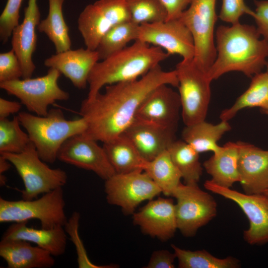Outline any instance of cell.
<instances>
[{
	"label": "cell",
	"instance_id": "obj_1",
	"mask_svg": "<svg viewBox=\"0 0 268 268\" xmlns=\"http://www.w3.org/2000/svg\"><path fill=\"white\" fill-rule=\"evenodd\" d=\"M164 84L178 87L176 72L165 71L158 65L137 79L105 86L103 93L82 101L80 115L86 128L80 135L103 143L121 134L134 121L147 96Z\"/></svg>",
	"mask_w": 268,
	"mask_h": 268
},
{
	"label": "cell",
	"instance_id": "obj_2",
	"mask_svg": "<svg viewBox=\"0 0 268 268\" xmlns=\"http://www.w3.org/2000/svg\"><path fill=\"white\" fill-rule=\"evenodd\" d=\"M257 28L240 22L219 26L216 31V57L207 72L209 79L237 71L252 77L267 65L268 41L261 39Z\"/></svg>",
	"mask_w": 268,
	"mask_h": 268
},
{
	"label": "cell",
	"instance_id": "obj_3",
	"mask_svg": "<svg viewBox=\"0 0 268 268\" xmlns=\"http://www.w3.org/2000/svg\"><path fill=\"white\" fill-rule=\"evenodd\" d=\"M170 55L162 49L139 40L97 62L88 79L87 99H93L102 87L137 79Z\"/></svg>",
	"mask_w": 268,
	"mask_h": 268
},
{
	"label": "cell",
	"instance_id": "obj_4",
	"mask_svg": "<svg viewBox=\"0 0 268 268\" xmlns=\"http://www.w3.org/2000/svg\"><path fill=\"white\" fill-rule=\"evenodd\" d=\"M17 117L40 158L51 164L57 159L64 143L73 136L82 134L86 128L83 118L67 120L59 108L49 110L44 116L21 112Z\"/></svg>",
	"mask_w": 268,
	"mask_h": 268
},
{
	"label": "cell",
	"instance_id": "obj_5",
	"mask_svg": "<svg viewBox=\"0 0 268 268\" xmlns=\"http://www.w3.org/2000/svg\"><path fill=\"white\" fill-rule=\"evenodd\" d=\"M63 187L31 200L9 201L0 198V222H17L37 219L42 228L64 226L67 219Z\"/></svg>",
	"mask_w": 268,
	"mask_h": 268
},
{
	"label": "cell",
	"instance_id": "obj_6",
	"mask_svg": "<svg viewBox=\"0 0 268 268\" xmlns=\"http://www.w3.org/2000/svg\"><path fill=\"white\" fill-rule=\"evenodd\" d=\"M14 167L23 182L24 188L20 191L22 199L31 200L41 194L63 187L67 181L66 171L60 168H51L39 157L31 142L19 153L0 154Z\"/></svg>",
	"mask_w": 268,
	"mask_h": 268
},
{
	"label": "cell",
	"instance_id": "obj_7",
	"mask_svg": "<svg viewBox=\"0 0 268 268\" xmlns=\"http://www.w3.org/2000/svg\"><path fill=\"white\" fill-rule=\"evenodd\" d=\"M181 104V116L185 126L205 120L210 101L211 81L193 59H183L176 66Z\"/></svg>",
	"mask_w": 268,
	"mask_h": 268
},
{
	"label": "cell",
	"instance_id": "obj_8",
	"mask_svg": "<svg viewBox=\"0 0 268 268\" xmlns=\"http://www.w3.org/2000/svg\"><path fill=\"white\" fill-rule=\"evenodd\" d=\"M61 74L59 70L51 67L43 76L1 82L0 87L18 98L29 112L44 116L50 105L69 98V94L58 85Z\"/></svg>",
	"mask_w": 268,
	"mask_h": 268
},
{
	"label": "cell",
	"instance_id": "obj_9",
	"mask_svg": "<svg viewBox=\"0 0 268 268\" xmlns=\"http://www.w3.org/2000/svg\"><path fill=\"white\" fill-rule=\"evenodd\" d=\"M216 0H192L179 19L190 30L194 38V59L207 73L216 57L214 30L217 16Z\"/></svg>",
	"mask_w": 268,
	"mask_h": 268
},
{
	"label": "cell",
	"instance_id": "obj_10",
	"mask_svg": "<svg viewBox=\"0 0 268 268\" xmlns=\"http://www.w3.org/2000/svg\"><path fill=\"white\" fill-rule=\"evenodd\" d=\"M177 229L186 237H193L199 229L208 223L217 214L214 198L197 184L181 183L173 192Z\"/></svg>",
	"mask_w": 268,
	"mask_h": 268
},
{
	"label": "cell",
	"instance_id": "obj_11",
	"mask_svg": "<svg viewBox=\"0 0 268 268\" xmlns=\"http://www.w3.org/2000/svg\"><path fill=\"white\" fill-rule=\"evenodd\" d=\"M104 191L108 203L120 207L125 214H133L142 202L150 201L162 193L143 170L115 173L105 180Z\"/></svg>",
	"mask_w": 268,
	"mask_h": 268
},
{
	"label": "cell",
	"instance_id": "obj_12",
	"mask_svg": "<svg viewBox=\"0 0 268 268\" xmlns=\"http://www.w3.org/2000/svg\"><path fill=\"white\" fill-rule=\"evenodd\" d=\"M131 20L125 0H98L85 6L77 19V28L86 47L96 50L103 37L111 28Z\"/></svg>",
	"mask_w": 268,
	"mask_h": 268
},
{
	"label": "cell",
	"instance_id": "obj_13",
	"mask_svg": "<svg viewBox=\"0 0 268 268\" xmlns=\"http://www.w3.org/2000/svg\"><path fill=\"white\" fill-rule=\"evenodd\" d=\"M204 188L237 203L249 221V228L244 231L245 240L251 245L268 242V197L264 194H247L219 186L211 180Z\"/></svg>",
	"mask_w": 268,
	"mask_h": 268
},
{
	"label": "cell",
	"instance_id": "obj_14",
	"mask_svg": "<svg viewBox=\"0 0 268 268\" xmlns=\"http://www.w3.org/2000/svg\"><path fill=\"white\" fill-rule=\"evenodd\" d=\"M137 40L164 49L169 55H179L184 60L195 57L193 36L179 18L140 25Z\"/></svg>",
	"mask_w": 268,
	"mask_h": 268
},
{
	"label": "cell",
	"instance_id": "obj_15",
	"mask_svg": "<svg viewBox=\"0 0 268 268\" xmlns=\"http://www.w3.org/2000/svg\"><path fill=\"white\" fill-rule=\"evenodd\" d=\"M97 141L80 134L67 139L60 148L57 159L77 167L92 171L106 180L116 173L103 146Z\"/></svg>",
	"mask_w": 268,
	"mask_h": 268
},
{
	"label": "cell",
	"instance_id": "obj_16",
	"mask_svg": "<svg viewBox=\"0 0 268 268\" xmlns=\"http://www.w3.org/2000/svg\"><path fill=\"white\" fill-rule=\"evenodd\" d=\"M180 112L179 93L169 85L164 84L155 88L144 99L135 119L177 130Z\"/></svg>",
	"mask_w": 268,
	"mask_h": 268
},
{
	"label": "cell",
	"instance_id": "obj_17",
	"mask_svg": "<svg viewBox=\"0 0 268 268\" xmlns=\"http://www.w3.org/2000/svg\"><path fill=\"white\" fill-rule=\"evenodd\" d=\"M133 223L145 235L167 241L177 229L175 203L172 199L151 200L133 214Z\"/></svg>",
	"mask_w": 268,
	"mask_h": 268
},
{
	"label": "cell",
	"instance_id": "obj_18",
	"mask_svg": "<svg viewBox=\"0 0 268 268\" xmlns=\"http://www.w3.org/2000/svg\"><path fill=\"white\" fill-rule=\"evenodd\" d=\"M177 130L135 119L123 134L142 158L149 161L167 150L176 140Z\"/></svg>",
	"mask_w": 268,
	"mask_h": 268
},
{
	"label": "cell",
	"instance_id": "obj_19",
	"mask_svg": "<svg viewBox=\"0 0 268 268\" xmlns=\"http://www.w3.org/2000/svg\"><path fill=\"white\" fill-rule=\"evenodd\" d=\"M237 143L240 183L244 193L264 194L268 189V150L247 142Z\"/></svg>",
	"mask_w": 268,
	"mask_h": 268
},
{
	"label": "cell",
	"instance_id": "obj_20",
	"mask_svg": "<svg viewBox=\"0 0 268 268\" xmlns=\"http://www.w3.org/2000/svg\"><path fill=\"white\" fill-rule=\"evenodd\" d=\"M40 16L37 0H29L28 5L24 8L22 22L16 26L12 33V49L20 62L22 78L31 77L36 68L32 55L36 48V29L40 21Z\"/></svg>",
	"mask_w": 268,
	"mask_h": 268
},
{
	"label": "cell",
	"instance_id": "obj_21",
	"mask_svg": "<svg viewBox=\"0 0 268 268\" xmlns=\"http://www.w3.org/2000/svg\"><path fill=\"white\" fill-rule=\"evenodd\" d=\"M99 61L96 50L81 48L53 55L45 60L44 65L57 69L70 80L74 87L83 89L88 84L91 69Z\"/></svg>",
	"mask_w": 268,
	"mask_h": 268
},
{
	"label": "cell",
	"instance_id": "obj_22",
	"mask_svg": "<svg viewBox=\"0 0 268 268\" xmlns=\"http://www.w3.org/2000/svg\"><path fill=\"white\" fill-rule=\"evenodd\" d=\"M28 221L13 222L3 233L1 239L22 240L35 244L54 256L63 255L67 246V234L64 226L51 229L29 227Z\"/></svg>",
	"mask_w": 268,
	"mask_h": 268
},
{
	"label": "cell",
	"instance_id": "obj_23",
	"mask_svg": "<svg viewBox=\"0 0 268 268\" xmlns=\"http://www.w3.org/2000/svg\"><path fill=\"white\" fill-rule=\"evenodd\" d=\"M0 256L8 268H50L55 264L50 252L22 240L1 239Z\"/></svg>",
	"mask_w": 268,
	"mask_h": 268
},
{
	"label": "cell",
	"instance_id": "obj_24",
	"mask_svg": "<svg viewBox=\"0 0 268 268\" xmlns=\"http://www.w3.org/2000/svg\"><path fill=\"white\" fill-rule=\"evenodd\" d=\"M238 146L237 142H228L220 150L205 161L203 166L215 184L225 188L240 182L238 170Z\"/></svg>",
	"mask_w": 268,
	"mask_h": 268
},
{
	"label": "cell",
	"instance_id": "obj_25",
	"mask_svg": "<svg viewBox=\"0 0 268 268\" xmlns=\"http://www.w3.org/2000/svg\"><path fill=\"white\" fill-rule=\"evenodd\" d=\"M231 129L228 121H221L213 125L205 120L185 126L182 133L183 140L192 146L199 153L219 151L221 146L217 142Z\"/></svg>",
	"mask_w": 268,
	"mask_h": 268
},
{
	"label": "cell",
	"instance_id": "obj_26",
	"mask_svg": "<svg viewBox=\"0 0 268 268\" xmlns=\"http://www.w3.org/2000/svg\"><path fill=\"white\" fill-rule=\"evenodd\" d=\"M102 146L116 173L143 170L146 161L124 134L103 142Z\"/></svg>",
	"mask_w": 268,
	"mask_h": 268
},
{
	"label": "cell",
	"instance_id": "obj_27",
	"mask_svg": "<svg viewBox=\"0 0 268 268\" xmlns=\"http://www.w3.org/2000/svg\"><path fill=\"white\" fill-rule=\"evenodd\" d=\"M65 0H48L49 11L47 17L40 21L37 29L45 33L53 43L56 53L70 49L69 28L64 19L63 5Z\"/></svg>",
	"mask_w": 268,
	"mask_h": 268
},
{
	"label": "cell",
	"instance_id": "obj_28",
	"mask_svg": "<svg viewBox=\"0 0 268 268\" xmlns=\"http://www.w3.org/2000/svg\"><path fill=\"white\" fill-rule=\"evenodd\" d=\"M260 107L261 111L268 110V73L254 75L248 88L229 108L223 110L221 121H228L241 110L246 108Z\"/></svg>",
	"mask_w": 268,
	"mask_h": 268
},
{
	"label": "cell",
	"instance_id": "obj_29",
	"mask_svg": "<svg viewBox=\"0 0 268 268\" xmlns=\"http://www.w3.org/2000/svg\"><path fill=\"white\" fill-rule=\"evenodd\" d=\"M143 170L167 197H172L181 183V174L172 161L167 150L153 159L146 161Z\"/></svg>",
	"mask_w": 268,
	"mask_h": 268
},
{
	"label": "cell",
	"instance_id": "obj_30",
	"mask_svg": "<svg viewBox=\"0 0 268 268\" xmlns=\"http://www.w3.org/2000/svg\"><path fill=\"white\" fill-rule=\"evenodd\" d=\"M167 151L185 184H198L203 170L200 161V153L183 140H174Z\"/></svg>",
	"mask_w": 268,
	"mask_h": 268
},
{
	"label": "cell",
	"instance_id": "obj_31",
	"mask_svg": "<svg viewBox=\"0 0 268 268\" xmlns=\"http://www.w3.org/2000/svg\"><path fill=\"white\" fill-rule=\"evenodd\" d=\"M139 25L131 20L111 28L100 40L96 49L99 60L124 49L130 42L137 40Z\"/></svg>",
	"mask_w": 268,
	"mask_h": 268
},
{
	"label": "cell",
	"instance_id": "obj_32",
	"mask_svg": "<svg viewBox=\"0 0 268 268\" xmlns=\"http://www.w3.org/2000/svg\"><path fill=\"white\" fill-rule=\"evenodd\" d=\"M180 268H237L240 266L238 259L229 256L220 259L205 250L191 251L172 244Z\"/></svg>",
	"mask_w": 268,
	"mask_h": 268
},
{
	"label": "cell",
	"instance_id": "obj_33",
	"mask_svg": "<svg viewBox=\"0 0 268 268\" xmlns=\"http://www.w3.org/2000/svg\"><path fill=\"white\" fill-rule=\"evenodd\" d=\"M20 126L17 116L12 120L0 119V154L21 153L30 143L28 134Z\"/></svg>",
	"mask_w": 268,
	"mask_h": 268
},
{
	"label": "cell",
	"instance_id": "obj_34",
	"mask_svg": "<svg viewBox=\"0 0 268 268\" xmlns=\"http://www.w3.org/2000/svg\"><path fill=\"white\" fill-rule=\"evenodd\" d=\"M131 20L141 25L166 20L167 13L160 0H125Z\"/></svg>",
	"mask_w": 268,
	"mask_h": 268
},
{
	"label": "cell",
	"instance_id": "obj_35",
	"mask_svg": "<svg viewBox=\"0 0 268 268\" xmlns=\"http://www.w3.org/2000/svg\"><path fill=\"white\" fill-rule=\"evenodd\" d=\"M80 219V214L74 211L70 217L67 219V222L64 226L65 230L67 234L70 236V239L75 244L77 253V262L79 268H114V265L108 266H97L93 264L89 259L86 250L82 244L78 234L79 221Z\"/></svg>",
	"mask_w": 268,
	"mask_h": 268
},
{
	"label": "cell",
	"instance_id": "obj_36",
	"mask_svg": "<svg viewBox=\"0 0 268 268\" xmlns=\"http://www.w3.org/2000/svg\"><path fill=\"white\" fill-rule=\"evenodd\" d=\"M23 0H7L0 16V40L6 43L19 24L20 8Z\"/></svg>",
	"mask_w": 268,
	"mask_h": 268
},
{
	"label": "cell",
	"instance_id": "obj_37",
	"mask_svg": "<svg viewBox=\"0 0 268 268\" xmlns=\"http://www.w3.org/2000/svg\"><path fill=\"white\" fill-rule=\"evenodd\" d=\"M20 62L13 49L0 54V82L22 78Z\"/></svg>",
	"mask_w": 268,
	"mask_h": 268
},
{
	"label": "cell",
	"instance_id": "obj_38",
	"mask_svg": "<svg viewBox=\"0 0 268 268\" xmlns=\"http://www.w3.org/2000/svg\"><path fill=\"white\" fill-rule=\"evenodd\" d=\"M247 14L253 17L255 11L245 4L244 0H222L219 18L226 22L234 24L239 22V19L243 14Z\"/></svg>",
	"mask_w": 268,
	"mask_h": 268
},
{
	"label": "cell",
	"instance_id": "obj_39",
	"mask_svg": "<svg viewBox=\"0 0 268 268\" xmlns=\"http://www.w3.org/2000/svg\"><path fill=\"white\" fill-rule=\"evenodd\" d=\"M256 6L253 17L257 29L263 38L268 41V0L255 1Z\"/></svg>",
	"mask_w": 268,
	"mask_h": 268
},
{
	"label": "cell",
	"instance_id": "obj_40",
	"mask_svg": "<svg viewBox=\"0 0 268 268\" xmlns=\"http://www.w3.org/2000/svg\"><path fill=\"white\" fill-rule=\"evenodd\" d=\"M176 258L174 253L166 250H156L153 252L146 268H174Z\"/></svg>",
	"mask_w": 268,
	"mask_h": 268
},
{
	"label": "cell",
	"instance_id": "obj_41",
	"mask_svg": "<svg viewBox=\"0 0 268 268\" xmlns=\"http://www.w3.org/2000/svg\"><path fill=\"white\" fill-rule=\"evenodd\" d=\"M166 9V20L179 19L192 0H160Z\"/></svg>",
	"mask_w": 268,
	"mask_h": 268
},
{
	"label": "cell",
	"instance_id": "obj_42",
	"mask_svg": "<svg viewBox=\"0 0 268 268\" xmlns=\"http://www.w3.org/2000/svg\"><path fill=\"white\" fill-rule=\"evenodd\" d=\"M21 108V103L0 98V119L6 118L11 114L18 113Z\"/></svg>",
	"mask_w": 268,
	"mask_h": 268
},
{
	"label": "cell",
	"instance_id": "obj_43",
	"mask_svg": "<svg viewBox=\"0 0 268 268\" xmlns=\"http://www.w3.org/2000/svg\"><path fill=\"white\" fill-rule=\"evenodd\" d=\"M11 163L3 156L0 155V174H3L10 168Z\"/></svg>",
	"mask_w": 268,
	"mask_h": 268
},
{
	"label": "cell",
	"instance_id": "obj_44",
	"mask_svg": "<svg viewBox=\"0 0 268 268\" xmlns=\"http://www.w3.org/2000/svg\"><path fill=\"white\" fill-rule=\"evenodd\" d=\"M6 183V177L3 174H0V186H4Z\"/></svg>",
	"mask_w": 268,
	"mask_h": 268
},
{
	"label": "cell",
	"instance_id": "obj_45",
	"mask_svg": "<svg viewBox=\"0 0 268 268\" xmlns=\"http://www.w3.org/2000/svg\"><path fill=\"white\" fill-rule=\"evenodd\" d=\"M262 112L264 114H265L266 115H268V110H267V111H262Z\"/></svg>",
	"mask_w": 268,
	"mask_h": 268
},
{
	"label": "cell",
	"instance_id": "obj_46",
	"mask_svg": "<svg viewBox=\"0 0 268 268\" xmlns=\"http://www.w3.org/2000/svg\"><path fill=\"white\" fill-rule=\"evenodd\" d=\"M264 194L268 197V189L264 193Z\"/></svg>",
	"mask_w": 268,
	"mask_h": 268
},
{
	"label": "cell",
	"instance_id": "obj_47",
	"mask_svg": "<svg viewBox=\"0 0 268 268\" xmlns=\"http://www.w3.org/2000/svg\"><path fill=\"white\" fill-rule=\"evenodd\" d=\"M267 72L268 73V63H267Z\"/></svg>",
	"mask_w": 268,
	"mask_h": 268
}]
</instances>
